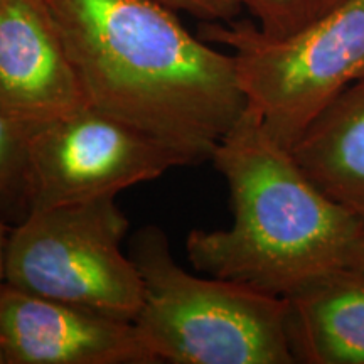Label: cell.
Instances as JSON below:
<instances>
[{"mask_svg":"<svg viewBox=\"0 0 364 364\" xmlns=\"http://www.w3.org/2000/svg\"><path fill=\"white\" fill-rule=\"evenodd\" d=\"M201 38L231 49L247 107L289 150L341 93L364 78V0H343L284 38L238 19L204 22Z\"/></svg>","mask_w":364,"mask_h":364,"instance_id":"277c9868","label":"cell"},{"mask_svg":"<svg viewBox=\"0 0 364 364\" xmlns=\"http://www.w3.org/2000/svg\"><path fill=\"white\" fill-rule=\"evenodd\" d=\"M287 300L295 361L364 364V272L334 267Z\"/></svg>","mask_w":364,"mask_h":364,"instance_id":"9c48e42d","label":"cell"},{"mask_svg":"<svg viewBox=\"0 0 364 364\" xmlns=\"http://www.w3.org/2000/svg\"><path fill=\"white\" fill-rule=\"evenodd\" d=\"M144 282L134 324L159 363L294 364L289 300L220 277L184 270L156 225L130 240Z\"/></svg>","mask_w":364,"mask_h":364,"instance_id":"3957f363","label":"cell"},{"mask_svg":"<svg viewBox=\"0 0 364 364\" xmlns=\"http://www.w3.org/2000/svg\"><path fill=\"white\" fill-rule=\"evenodd\" d=\"M174 12H186L203 22H233L243 12L245 0H156Z\"/></svg>","mask_w":364,"mask_h":364,"instance_id":"4fadbf2b","label":"cell"},{"mask_svg":"<svg viewBox=\"0 0 364 364\" xmlns=\"http://www.w3.org/2000/svg\"><path fill=\"white\" fill-rule=\"evenodd\" d=\"M86 107L48 0H0V113L27 132Z\"/></svg>","mask_w":364,"mask_h":364,"instance_id":"ba28073f","label":"cell"},{"mask_svg":"<svg viewBox=\"0 0 364 364\" xmlns=\"http://www.w3.org/2000/svg\"><path fill=\"white\" fill-rule=\"evenodd\" d=\"M29 211L26 132L0 113V216L14 226Z\"/></svg>","mask_w":364,"mask_h":364,"instance_id":"8fae6325","label":"cell"},{"mask_svg":"<svg viewBox=\"0 0 364 364\" xmlns=\"http://www.w3.org/2000/svg\"><path fill=\"white\" fill-rule=\"evenodd\" d=\"M0 364H6V359H4V354H2V349H0Z\"/></svg>","mask_w":364,"mask_h":364,"instance_id":"e0dca14e","label":"cell"},{"mask_svg":"<svg viewBox=\"0 0 364 364\" xmlns=\"http://www.w3.org/2000/svg\"><path fill=\"white\" fill-rule=\"evenodd\" d=\"M290 152L329 198L364 216V78L341 93Z\"/></svg>","mask_w":364,"mask_h":364,"instance_id":"30bf717a","label":"cell"},{"mask_svg":"<svg viewBox=\"0 0 364 364\" xmlns=\"http://www.w3.org/2000/svg\"><path fill=\"white\" fill-rule=\"evenodd\" d=\"M11 228L12 226L0 216V285L6 282V248Z\"/></svg>","mask_w":364,"mask_h":364,"instance_id":"9a60e30c","label":"cell"},{"mask_svg":"<svg viewBox=\"0 0 364 364\" xmlns=\"http://www.w3.org/2000/svg\"><path fill=\"white\" fill-rule=\"evenodd\" d=\"M33 209L117 198L120 191L196 166L193 157L86 107L26 132Z\"/></svg>","mask_w":364,"mask_h":364,"instance_id":"8992f818","label":"cell"},{"mask_svg":"<svg viewBox=\"0 0 364 364\" xmlns=\"http://www.w3.org/2000/svg\"><path fill=\"white\" fill-rule=\"evenodd\" d=\"M129 226L117 198L33 209L9 233L6 284L134 322L144 282L122 248Z\"/></svg>","mask_w":364,"mask_h":364,"instance_id":"5b68a950","label":"cell"},{"mask_svg":"<svg viewBox=\"0 0 364 364\" xmlns=\"http://www.w3.org/2000/svg\"><path fill=\"white\" fill-rule=\"evenodd\" d=\"M339 2H343V0H324V2H322V12L329 11V9H332L334 6H338Z\"/></svg>","mask_w":364,"mask_h":364,"instance_id":"2e32d148","label":"cell"},{"mask_svg":"<svg viewBox=\"0 0 364 364\" xmlns=\"http://www.w3.org/2000/svg\"><path fill=\"white\" fill-rule=\"evenodd\" d=\"M90 107L196 164L247 108L235 59L156 0H48Z\"/></svg>","mask_w":364,"mask_h":364,"instance_id":"6da1fadb","label":"cell"},{"mask_svg":"<svg viewBox=\"0 0 364 364\" xmlns=\"http://www.w3.org/2000/svg\"><path fill=\"white\" fill-rule=\"evenodd\" d=\"M344 265L364 272V216L361 218L358 233L348 250V255H346Z\"/></svg>","mask_w":364,"mask_h":364,"instance_id":"5bb4252c","label":"cell"},{"mask_svg":"<svg viewBox=\"0 0 364 364\" xmlns=\"http://www.w3.org/2000/svg\"><path fill=\"white\" fill-rule=\"evenodd\" d=\"M6 364H156L132 321L0 285Z\"/></svg>","mask_w":364,"mask_h":364,"instance_id":"52a82bcc","label":"cell"},{"mask_svg":"<svg viewBox=\"0 0 364 364\" xmlns=\"http://www.w3.org/2000/svg\"><path fill=\"white\" fill-rule=\"evenodd\" d=\"M211 162L230 188L233 221L188 235L196 272L287 299L344 265L363 216L309 179L252 108L220 140Z\"/></svg>","mask_w":364,"mask_h":364,"instance_id":"7a4b0ae2","label":"cell"},{"mask_svg":"<svg viewBox=\"0 0 364 364\" xmlns=\"http://www.w3.org/2000/svg\"><path fill=\"white\" fill-rule=\"evenodd\" d=\"M322 2L324 0H245V6L263 34L284 38L317 19Z\"/></svg>","mask_w":364,"mask_h":364,"instance_id":"7c38bea8","label":"cell"}]
</instances>
